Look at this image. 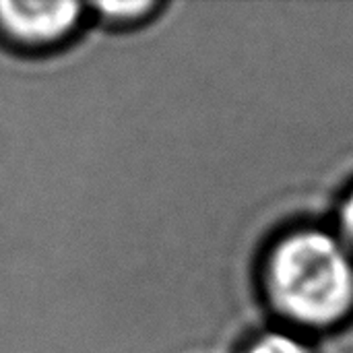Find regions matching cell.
Returning <instances> with one entry per match:
<instances>
[{
	"label": "cell",
	"mask_w": 353,
	"mask_h": 353,
	"mask_svg": "<svg viewBox=\"0 0 353 353\" xmlns=\"http://www.w3.org/2000/svg\"><path fill=\"white\" fill-rule=\"evenodd\" d=\"M153 4L151 2H105V4H99V8L103 10V12H108V14H126V17H130V14H137V12H145V10H149Z\"/></svg>",
	"instance_id": "cell-4"
},
{
	"label": "cell",
	"mask_w": 353,
	"mask_h": 353,
	"mask_svg": "<svg viewBox=\"0 0 353 353\" xmlns=\"http://www.w3.org/2000/svg\"><path fill=\"white\" fill-rule=\"evenodd\" d=\"M77 2H0V29L23 43H48L79 21Z\"/></svg>",
	"instance_id": "cell-2"
},
{
	"label": "cell",
	"mask_w": 353,
	"mask_h": 353,
	"mask_svg": "<svg viewBox=\"0 0 353 353\" xmlns=\"http://www.w3.org/2000/svg\"><path fill=\"white\" fill-rule=\"evenodd\" d=\"M248 353H306V350L296 339L275 333V335L263 337L259 343L252 345V350Z\"/></svg>",
	"instance_id": "cell-3"
},
{
	"label": "cell",
	"mask_w": 353,
	"mask_h": 353,
	"mask_svg": "<svg viewBox=\"0 0 353 353\" xmlns=\"http://www.w3.org/2000/svg\"><path fill=\"white\" fill-rule=\"evenodd\" d=\"M267 279L277 308L298 323L323 327L352 310V261L327 234L285 238L271 254Z\"/></svg>",
	"instance_id": "cell-1"
},
{
	"label": "cell",
	"mask_w": 353,
	"mask_h": 353,
	"mask_svg": "<svg viewBox=\"0 0 353 353\" xmlns=\"http://www.w3.org/2000/svg\"><path fill=\"white\" fill-rule=\"evenodd\" d=\"M341 223H343L345 234H347V236L353 240V192H352V196L345 201V205H343V211H341Z\"/></svg>",
	"instance_id": "cell-5"
}]
</instances>
